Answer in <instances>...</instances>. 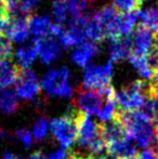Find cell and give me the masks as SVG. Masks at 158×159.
<instances>
[{
	"mask_svg": "<svg viewBox=\"0 0 158 159\" xmlns=\"http://www.w3.org/2000/svg\"><path fill=\"white\" fill-rule=\"evenodd\" d=\"M128 60L132 64V66L139 71V74L142 77L145 78V79H152L153 73L148 67L147 63H146L145 57H135V55L130 54Z\"/></svg>",
	"mask_w": 158,
	"mask_h": 159,
	"instance_id": "24",
	"label": "cell"
},
{
	"mask_svg": "<svg viewBox=\"0 0 158 159\" xmlns=\"http://www.w3.org/2000/svg\"><path fill=\"white\" fill-rule=\"evenodd\" d=\"M99 47L94 42H82L73 51L70 57H72L73 63L79 66H86L89 64L90 60L99 53Z\"/></svg>",
	"mask_w": 158,
	"mask_h": 159,
	"instance_id": "16",
	"label": "cell"
},
{
	"mask_svg": "<svg viewBox=\"0 0 158 159\" xmlns=\"http://www.w3.org/2000/svg\"><path fill=\"white\" fill-rule=\"evenodd\" d=\"M15 93L23 100H34L40 92V84L36 74L30 69H22L16 80Z\"/></svg>",
	"mask_w": 158,
	"mask_h": 159,
	"instance_id": "7",
	"label": "cell"
},
{
	"mask_svg": "<svg viewBox=\"0 0 158 159\" xmlns=\"http://www.w3.org/2000/svg\"><path fill=\"white\" fill-rule=\"evenodd\" d=\"M77 111L75 107H70V111L61 118H55L52 119L49 125L53 138L60 143L64 149H68L77 139V121L76 116Z\"/></svg>",
	"mask_w": 158,
	"mask_h": 159,
	"instance_id": "3",
	"label": "cell"
},
{
	"mask_svg": "<svg viewBox=\"0 0 158 159\" xmlns=\"http://www.w3.org/2000/svg\"><path fill=\"white\" fill-rule=\"evenodd\" d=\"M119 14L120 12L114 8V6H104L100 10H97L91 19L103 28L106 37L111 38Z\"/></svg>",
	"mask_w": 158,
	"mask_h": 159,
	"instance_id": "12",
	"label": "cell"
},
{
	"mask_svg": "<svg viewBox=\"0 0 158 159\" xmlns=\"http://www.w3.org/2000/svg\"><path fill=\"white\" fill-rule=\"evenodd\" d=\"M0 91H1V88H0Z\"/></svg>",
	"mask_w": 158,
	"mask_h": 159,
	"instance_id": "41",
	"label": "cell"
},
{
	"mask_svg": "<svg viewBox=\"0 0 158 159\" xmlns=\"http://www.w3.org/2000/svg\"><path fill=\"white\" fill-rule=\"evenodd\" d=\"M49 131V125L44 118H40L34 125V139L38 142H41L46 139Z\"/></svg>",
	"mask_w": 158,
	"mask_h": 159,
	"instance_id": "27",
	"label": "cell"
},
{
	"mask_svg": "<svg viewBox=\"0 0 158 159\" xmlns=\"http://www.w3.org/2000/svg\"><path fill=\"white\" fill-rule=\"evenodd\" d=\"M140 1H141V2H142V1H143V0H140Z\"/></svg>",
	"mask_w": 158,
	"mask_h": 159,
	"instance_id": "40",
	"label": "cell"
},
{
	"mask_svg": "<svg viewBox=\"0 0 158 159\" xmlns=\"http://www.w3.org/2000/svg\"><path fill=\"white\" fill-rule=\"evenodd\" d=\"M19 108V96L15 91L7 89L0 92V111L6 115H10Z\"/></svg>",
	"mask_w": 158,
	"mask_h": 159,
	"instance_id": "21",
	"label": "cell"
},
{
	"mask_svg": "<svg viewBox=\"0 0 158 159\" xmlns=\"http://www.w3.org/2000/svg\"><path fill=\"white\" fill-rule=\"evenodd\" d=\"M103 95L97 90L78 87L76 89V96L74 98V107L79 113L86 115H97L103 106Z\"/></svg>",
	"mask_w": 158,
	"mask_h": 159,
	"instance_id": "6",
	"label": "cell"
},
{
	"mask_svg": "<svg viewBox=\"0 0 158 159\" xmlns=\"http://www.w3.org/2000/svg\"><path fill=\"white\" fill-rule=\"evenodd\" d=\"M34 46L44 64H50L61 57V47L52 36L35 38Z\"/></svg>",
	"mask_w": 158,
	"mask_h": 159,
	"instance_id": "9",
	"label": "cell"
},
{
	"mask_svg": "<svg viewBox=\"0 0 158 159\" xmlns=\"http://www.w3.org/2000/svg\"><path fill=\"white\" fill-rule=\"evenodd\" d=\"M28 159H47V157L44 156V154L42 153V152H36V153H34L32 156H30Z\"/></svg>",
	"mask_w": 158,
	"mask_h": 159,
	"instance_id": "36",
	"label": "cell"
},
{
	"mask_svg": "<svg viewBox=\"0 0 158 159\" xmlns=\"http://www.w3.org/2000/svg\"><path fill=\"white\" fill-rule=\"evenodd\" d=\"M2 35L10 41L25 42L29 37V30H28L27 20H10L8 25L2 30Z\"/></svg>",
	"mask_w": 158,
	"mask_h": 159,
	"instance_id": "13",
	"label": "cell"
},
{
	"mask_svg": "<svg viewBox=\"0 0 158 159\" xmlns=\"http://www.w3.org/2000/svg\"><path fill=\"white\" fill-rule=\"evenodd\" d=\"M82 159H119L116 156L111 155V154H106V155H102V154H97V155H88L84 156Z\"/></svg>",
	"mask_w": 158,
	"mask_h": 159,
	"instance_id": "34",
	"label": "cell"
},
{
	"mask_svg": "<svg viewBox=\"0 0 158 159\" xmlns=\"http://www.w3.org/2000/svg\"><path fill=\"white\" fill-rule=\"evenodd\" d=\"M9 21H10V19H9L8 14H7L3 0H0V32H1V34L2 30H4V27L8 25Z\"/></svg>",
	"mask_w": 158,
	"mask_h": 159,
	"instance_id": "31",
	"label": "cell"
},
{
	"mask_svg": "<svg viewBox=\"0 0 158 159\" xmlns=\"http://www.w3.org/2000/svg\"><path fill=\"white\" fill-rule=\"evenodd\" d=\"M117 111V104L115 101V96L111 98H106L105 105L102 106L100 111L97 113V117L101 122H108L115 118Z\"/></svg>",
	"mask_w": 158,
	"mask_h": 159,
	"instance_id": "22",
	"label": "cell"
},
{
	"mask_svg": "<svg viewBox=\"0 0 158 159\" xmlns=\"http://www.w3.org/2000/svg\"><path fill=\"white\" fill-rule=\"evenodd\" d=\"M52 14L54 16V20L56 21V24L62 25V24L65 23L68 14H70V11H68L65 0H54L53 1Z\"/></svg>",
	"mask_w": 158,
	"mask_h": 159,
	"instance_id": "23",
	"label": "cell"
},
{
	"mask_svg": "<svg viewBox=\"0 0 158 159\" xmlns=\"http://www.w3.org/2000/svg\"><path fill=\"white\" fill-rule=\"evenodd\" d=\"M153 42V34L142 24L138 25L132 37L131 54L135 57H145Z\"/></svg>",
	"mask_w": 158,
	"mask_h": 159,
	"instance_id": "11",
	"label": "cell"
},
{
	"mask_svg": "<svg viewBox=\"0 0 158 159\" xmlns=\"http://www.w3.org/2000/svg\"><path fill=\"white\" fill-rule=\"evenodd\" d=\"M113 6L120 13L138 12L141 9L142 2L140 0H112Z\"/></svg>",
	"mask_w": 158,
	"mask_h": 159,
	"instance_id": "26",
	"label": "cell"
},
{
	"mask_svg": "<svg viewBox=\"0 0 158 159\" xmlns=\"http://www.w3.org/2000/svg\"><path fill=\"white\" fill-rule=\"evenodd\" d=\"M147 84L141 80H135L122 88L121 91L115 92V101L119 111H134L143 108L146 101Z\"/></svg>",
	"mask_w": 158,
	"mask_h": 159,
	"instance_id": "2",
	"label": "cell"
},
{
	"mask_svg": "<svg viewBox=\"0 0 158 159\" xmlns=\"http://www.w3.org/2000/svg\"><path fill=\"white\" fill-rule=\"evenodd\" d=\"M38 1H39V0H22L23 4L30 11V12H32V11L35 9V6H36Z\"/></svg>",
	"mask_w": 158,
	"mask_h": 159,
	"instance_id": "35",
	"label": "cell"
},
{
	"mask_svg": "<svg viewBox=\"0 0 158 159\" xmlns=\"http://www.w3.org/2000/svg\"><path fill=\"white\" fill-rule=\"evenodd\" d=\"M138 17L141 20L142 25L150 30L154 36H158V8L150 7L145 10H139Z\"/></svg>",
	"mask_w": 158,
	"mask_h": 159,
	"instance_id": "19",
	"label": "cell"
},
{
	"mask_svg": "<svg viewBox=\"0 0 158 159\" xmlns=\"http://www.w3.org/2000/svg\"><path fill=\"white\" fill-rule=\"evenodd\" d=\"M77 139L76 142L80 147L88 148L89 144L100 135V125L94 122L90 115L77 113Z\"/></svg>",
	"mask_w": 158,
	"mask_h": 159,
	"instance_id": "8",
	"label": "cell"
},
{
	"mask_svg": "<svg viewBox=\"0 0 158 159\" xmlns=\"http://www.w3.org/2000/svg\"><path fill=\"white\" fill-rule=\"evenodd\" d=\"M12 44L3 35L0 38V60H9L12 55Z\"/></svg>",
	"mask_w": 158,
	"mask_h": 159,
	"instance_id": "29",
	"label": "cell"
},
{
	"mask_svg": "<svg viewBox=\"0 0 158 159\" xmlns=\"http://www.w3.org/2000/svg\"><path fill=\"white\" fill-rule=\"evenodd\" d=\"M22 68L10 61L0 60V88H8L15 84Z\"/></svg>",
	"mask_w": 158,
	"mask_h": 159,
	"instance_id": "17",
	"label": "cell"
},
{
	"mask_svg": "<svg viewBox=\"0 0 158 159\" xmlns=\"http://www.w3.org/2000/svg\"><path fill=\"white\" fill-rule=\"evenodd\" d=\"M82 158H84V156L79 155V154H77V153H74V152H70V153H68L67 159H82Z\"/></svg>",
	"mask_w": 158,
	"mask_h": 159,
	"instance_id": "37",
	"label": "cell"
},
{
	"mask_svg": "<svg viewBox=\"0 0 158 159\" xmlns=\"http://www.w3.org/2000/svg\"><path fill=\"white\" fill-rule=\"evenodd\" d=\"M143 113H145L148 117L154 119L158 114V95L150 96L146 98L145 104L143 106Z\"/></svg>",
	"mask_w": 158,
	"mask_h": 159,
	"instance_id": "28",
	"label": "cell"
},
{
	"mask_svg": "<svg viewBox=\"0 0 158 159\" xmlns=\"http://www.w3.org/2000/svg\"><path fill=\"white\" fill-rule=\"evenodd\" d=\"M27 25L29 33L35 36V38H41L50 36L51 30V21L47 16H30L27 20Z\"/></svg>",
	"mask_w": 158,
	"mask_h": 159,
	"instance_id": "18",
	"label": "cell"
},
{
	"mask_svg": "<svg viewBox=\"0 0 158 159\" xmlns=\"http://www.w3.org/2000/svg\"><path fill=\"white\" fill-rule=\"evenodd\" d=\"M113 77L112 61L102 65L88 64L84 66L82 88L91 90H101L104 87L110 86Z\"/></svg>",
	"mask_w": 158,
	"mask_h": 159,
	"instance_id": "5",
	"label": "cell"
},
{
	"mask_svg": "<svg viewBox=\"0 0 158 159\" xmlns=\"http://www.w3.org/2000/svg\"><path fill=\"white\" fill-rule=\"evenodd\" d=\"M153 121H154V125L155 127H156V130H157V136H158V114L156 116H155V118L153 119Z\"/></svg>",
	"mask_w": 158,
	"mask_h": 159,
	"instance_id": "38",
	"label": "cell"
},
{
	"mask_svg": "<svg viewBox=\"0 0 158 159\" xmlns=\"http://www.w3.org/2000/svg\"><path fill=\"white\" fill-rule=\"evenodd\" d=\"M110 57L112 61H124L128 59L132 50V38L130 36H124L117 39L111 40Z\"/></svg>",
	"mask_w": 158,
	"mask_h": 159,
	"instance_id": "15",
	"label": "cell"
},
{
	"mask_svg": "<svg viewBox=\"0 0 158 159\" xmlns=\"http://www.w3.org/2000/svg\"><path fill=\"white\" fill-rule=\"evenodd\" d=\"M99 125L100 134H101V138L103 139L104 143H105V146L108 144H112V143L118 142V141L126 140V139L131 140L126 128L117 118H114L108 122H101Z\"/></svg>",
	"mask_w": 158,
	"mask_h": 159,
	"instance_id": "10",
	"label": "cell"
},
{
	"mask_svg": "<svg viewBox=\"0 0 158 159\" xmlns=\"http://www.w3.org/2000/svg\"><path fill=\"white\" fill-rule=\"evenodd\" d=\"M135 143L130 139L121 140L105 146L108 154L116 156L119 159H135L138 156V148Z\"/></svg>",
	"mask_w": 158,
	"mask_h": 159,
	"instance_id": "14",
	"label": "cell"
},
{
	"mask_svg": "<svg viewBox=\"0 0 158 159\" xmlns=\"http://www.w3.org/2000/svg\"><path fill=\"white\" fill-rule=\"evenodd\" d=\"M135 159H158V154L153 148H145L138 153Z\"/></svg>",
	"mask_w": 158,
	"mask_h": 159,
	"instance_id": "32",
	"label": "cell"
},
{
	"mask_svg": "<svg viewBox=\"0 0 158 159\" xmlns=\"http://www.w3.org/2000/svg\"><path fill=\"white\" fill-rule=\"evenodd\" d=\"M37 50L34 44H27V46L21 47L16 50L15 59L17 61V66L22 69H27L36 60Z\"/></svg>",
	"mask_w": 158,
	"mask_h": 159,
	"instance_id": "20",
	"label": "cell"
},
{
	"mask_svg": "<svg viewBox=\"0 0 158 159\" xmlns=\"http://www.w3.org/2000/svg\"><path fill=\"white\" fill-rule=\"evenodd\" d=\"M2 37V34H1V32H0V38H1Z\"/></svg>",
	"mask_w": 158,
	"mask_h": 159,
	"instance_id": "39",
	"label": "cell"
},
{
	"mask_svg": "<svg viewBox=\"0 0 158 159\" xmlns=\"http://www.w3.org/2000/svg\"><path fill=\"white\" fill-rule=\"evenodd\" d=\"M15 136L17 140H20L23 145L25 146V148H29L30 145L33 144V136L32 133L29 131H27L26 129H19L15 131Z\"/></svg>",
	"mask_w": 158,
	"mask_h": 159,
	"instance_id": "30",
	"label": "cell"
},
{
	"mask_svg": "<svg viewBox=\"0 0 158 159\" xmlns=\"http://www.w3.org/2000/svg\"><path fill=\"white\" fill-rule=\"evenodd\" d=\"M115 118L121 121L131 140L137 145L151 148L156 143L157 130L154 121L145 113L140 111H124L117 108Z\"/></svg>",
	"mask_w": 158,
	"mask_h": 159,
	"instance_id": "1",
	"label": "cell"
},
{
	"mask_svg": "<svg viewBox=\"0 0 158 159\" xmlns=\"http://www.w3.org/2000/svg\"><path fill=\"white\" fill-rule=\"evenodd\" d=\"M65 2L67 4L70 13L76 16L84 14V12L92 7L94 0H65Z\"/></svg>",
	"mask_w": 158,
	"mask_h": 159,
	"instance_id": "25",
	"label": "cell"
},
{
	"mask_svg": "<svg viewBox=\"0 0 158 159\" xmlns=\"http://www.w3.org/2000/svg\"><path fill=\"white\" fill-rule=\"evenodd\" d=\"M68 153L70 152L67 149H57L56 152H54L53 154H51L47 159H67L68 157Z\"/></svg>",
	"mask_w": 158,
	"mask_h": 159,
	"instance_id": "33",
	"label": "cell"
},
{
	"mask_svg": "<svg viewBox=\"0 0 158 159\" xmlns=\"http://www.w3.org/2000/svg\"><path fill=\"white\" fill-rule=\"evenodd\" d=\"M70 73L65 66L52 68L44 75L40 87L49 95L70 98L73 94V87L70 84Z\"/></svg>",
	"mask_w": 158,
	"mask_h": 159,
	"instance_id": "4",
	"label": "cell"
}]
</instances>
